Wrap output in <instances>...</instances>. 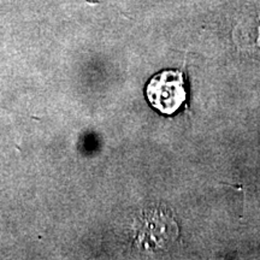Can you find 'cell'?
Here are the masks:
<instances>
[{
  "mask_svg": "<svg viewBox=\"0 0 260 260\" xmlns=\"http://www.w3.org/2000/svg\"><path fill=\"white\" fill-rule=\"evenodd\" d=\"M146 95L157 111L174 115L187 99L183 74L178 70H165L154 75L146 87Z\"/></svg>",
  "mask_w": 260,
  "mask_h": 260,
  "instance_id": "1",
  "label": "cell"
}]
</instances>
